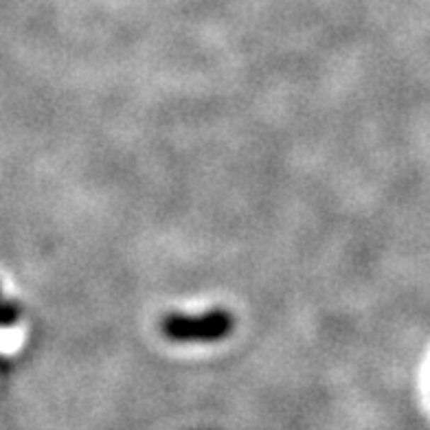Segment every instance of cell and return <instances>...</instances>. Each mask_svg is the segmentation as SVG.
Returning a JSON list of instances; mask_svg holds the SVG:
<instances>
[{
  "mask_svg": "<svg viewBox=\"0 0 430 430\" xmlns=\"http://www.w3.org/2000/svg\"><path fill=\"white\" fill-rule=\"evenodd\" d=\"M233 329L231 312L213 310L200 316L171 314L163 321V334L178 343H215Z\"/></svg>",
  "mask_w": 430,
  "mask_h": 430,
  "instance_id": "obj_1",
  "label": "cell"
}]
</instances>
